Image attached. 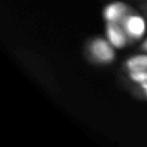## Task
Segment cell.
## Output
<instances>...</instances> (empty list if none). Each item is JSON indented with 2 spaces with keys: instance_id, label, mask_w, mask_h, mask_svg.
<instances>
[{
  "instance_id": "cell-5",
  "label": "cell",
  "mask_w": 147,
  "mask_h": 147,
  "mask_svg": "<svg viewBox=\"0 0 147 147\" xmlns=\"http://www.w3.org/2000/svg\"><path fill=\"white\" fill-rule=\"evenodd\" d=\"M125 65L129 70L147 69V54H139L130 57L126 61Z\"/></svg>"
},
{
  "instance_id": "cell-3",
  "label": "cell",
  "mask_w": 147,
  "mask_h": 147,
  "mask_svg": "<svg viewBox=\"0 0 147 147\" xmlns=\"http://www.w3.org/2000/svg\"><path fill=\"white\" fill-rule=\"evenodd\" d=\"M106 36H107L108 41L113 45L114 48H118V49L124 48L127 42L125 30L118 26L117 23H107Z\"/></svg>"
},
{
  "instance_id": "cell-2",
  "label": "cell",
  "mask_w": 147,
  "mask_h": 147,
  "mask_svg": "<svg viewBox=\"0 0 147 147\" xmlns=\"http://www.w3.org/2000/svg\"><path fill=\"white\" fill-rule=\"evenodd\" d=\"M126 34L133 39H140L146 32V21L138 14H132L125 17L123 23Z\"/></svg>"
},
{
  "instance_id": "cell-1",
  "label": "cell",
  "mask_w": 147,
  "mask_h": 147,
  "mask_svg": "<svg viewBox=\"0 0 147 147\" xmlns=\"http://www.w3.org/2000/svg\"><path fill=\"white\" fill-rule=\"evenodd\" d=\"M92 56L102 63H110L115 59V49L113 45L103 38H95L90 46Z\"/></svg>"
},
{
  "instance_id": "cell-8",
  "label": "cell",
  "mask_w": 147,
  "mask_h": 147,
  "mask_svg": "<svg viewBox=\"0 0 147 147\" xmlns=\"http://www.w3.org/2000/svg\"><path fill=\"white\" fill-rule=\"evenodd\" d=\"M142 48H144L145 51H147V39H146V41L144 42V45H142Z\"/></svg>"
},
{
  "instance_id": "cell-4",
  "label": "cell",
  "mask_w": 147,
  "mask_h": 147,
  "mask_svg": "<svg viewBox=\"0 0 147 147\" xmlns=\"http://www.w3.org/2000/svg\"><path fill=\"white\" fill-rule=\"evenodd\" d=\"M126 13H127V6L124 2L115 1L105 7L102 15L107 23H117L119 20L125 17Z\"/></svg>"
},
{
  "instance_id": "cell-6",
  "label": "cell",
  "mask_w": 147,
  "mask_h": 147,
  "mask_svg": "<svg viewBox=\"0 0 147 147\" xmlns=\"http://www.w3.org/2000/svg\"><path fill=\"white\" fill-rule=\"evenodd\" d=\"M129 77L132 82L141 84L144 82H147V69H140V70H129Z\"/></svg>"
},
{
  "instance_id": "cell-7",
  "label": "cell",
  "mask_w": 147,
  "mask_h": 147,
  "mask_svg": "<svg viewBox=\"0 0 147 147\" xmlns=\"http://www.w3.org/2000/svg\"><path fill=\"white\" fill-rule=\"evenodd\" d=\"M140 87L142 88V91L145 92V94H146V96H147V82L141 83V84H140Z\"/></svg>"
}]
</instances>
